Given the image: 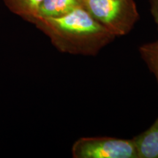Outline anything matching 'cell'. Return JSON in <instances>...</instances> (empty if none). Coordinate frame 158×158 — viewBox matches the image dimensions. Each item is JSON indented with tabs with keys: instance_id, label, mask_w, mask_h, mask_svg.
Instances as JSON below:
<instances>
[{
	"instance_id": "4",
	"label": "cell",
	"mask_w": 158,
	"mask_h": 158,
	"mask_svg": "<svg viewBox=\"0 0 158 158\" xmlns=\"http://www.w3.org/2000/svg\"><path fill=\"white\" fill-rule=\"evenodd\" d=\"M133 139L138 158H158V118L149 129Z\"/></svg>"
},
{
	"instance_id": "2",
	"label": "cell",
	"mask_w": 158,
	"mask_h": 158,
	"mask_svg": "<svg viewBox=\"0 0 158 158\" xmlns=\"http://www.w3.org/2000/svg\"><path fill=\"white\" fill-rule=\"evenodd\" d=\"M83 7L115 37L127 35L139 19L134 0H84Z\"/></svg>"
},
{
	"instance_id": "9",
	"label": "cell",
	"mask_w": 158,
	"mask_h": 158,
	"mask_svg": "<svg viewBox=\"0 0 158 158\" xmlns=\"http://www.w3.org/2000/svg\"><path fill=\"white\" fill-rule=\"evenodd\" d=\"M81 1L82 2V5H83V1H84V0H81Z\"/></svg>"
},
{
	"instance_id": "7",
	"label": "cell",
	"mask_w": 158,
	"mask_h": 158,
	"mask_svg": "<svg viewBox=\"0 0 158 158\" xmlns=\"http://www.w3.org/2000/svg\"><path fill=\"white\" fill-rule=\"evenodd\" d=\"M139 52L148 68L155 75L158 84V40L141 45Z\"/></svg>"
},
{
	"instance_id": "6",
	"label": "cell",
	"mask_w": 158,
	"mask_h": 158,
	"mask_svg": "<svg viewBox=\"0 0 158 158\" xmlns=\"http://www.w3.org/2000/svg\"><path fill=\"white\" fill-rule=\"evenodd\" d=\"M10 10L32 23L43 0H3Z\"/></svg>"
},
{
	"instance_id": "3",
	"label": "cell",
	"mask_w": 158,
	"mask_h": 158,
	"mask_svg": "<svg viewBox=\"0 0 158 158\" xmlns=\"http://www.w3.org/2000/svg\"><path fill=\"white\" fill-rule=\"evenodd\" d=\"M74 158H138L133 139L111 137H84L72 147Z\"/></svg>"
},
{
	"instance_id": "1",
	"label": "cell",
	"mask_w": 158,
	"mask_h": 158,
	"mask_svg": "<svg viewBox=\"0 0 158 158\" xmlns=\"http://www.w3.org/2000/svg\"><path fill=\"white\" fill-rule=\"evenodd\" d=\"M33 23L59 51L70 54L96 56L116 37L83 5L61 17L38 19Z\"/></svg>"
},
{
	"instance_id": "8",
	"label": "cell",
	"mask_w": 158,
	"mask_h": 158,
	"mask_svg": "<svg viewBox=\"0 0 158 158\" xmlns=\"http://www.w3.org/2000/svg\"><path fill=\"white\" fill-rule=\"evenodd\" d=\"M150 4V11L154 21L157 25L158 30V0H149Z\"/></svg>"
},
{
	"instance_id": "5",
	"label": "cell",
	"mask_w": 158,
	"mask_h": 158,
	"mask_svg": "<svg viewBox=\"0 0 158 158\" xmlns=\"http://www.w3.org/2000/svg\"><path fill=\"white\" fill-rule=\"evenodd\" d=\"M82 5L81 0H43L33 22L38 19L61 17Z\"/></svg>"
}]
</instances>
